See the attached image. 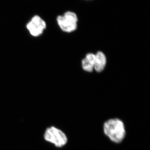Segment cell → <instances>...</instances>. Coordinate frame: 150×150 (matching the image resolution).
Listing matches in <instances>:
<instances>
[{
	"label": "cell",
	"mask_w": 150,
	"mask_h": 150,
	"mask_svg": "<svg viewBox=\"0 0 150 150\" xmlns=\"http://www.w3.org/2000/svg\"><path fill=\"white\" fill-rule=\"evenodd\" d=\"M103 131L110 141L116 144L121 143L126 136V129L123 121L118 118H112L105 122Z\"/></svg>",
	"instance_id": "6da1fadb"
},
{
	"label": "cell",
	"mask_w": 150,
	"mask_h": 150,
	"mask_svg": "<svg viewBox=\"0 0 150 150\" xmlns=\"http://www.w3.org/2000/svg\"><path fill=\"white\" fill-rule=\"evenodd\" d=\"M43 138L46 142L54 145L57 148L64 146L68 142V138L66 134L54 126L46 128L43 134Z\"/></svg>",
	"instance_id": "7a4b0ae2"
},
{
	"label": "cell",
	"mask_w": 150,
	"mask_h": 150,
	"mask_svg": "<svg viewBox=\"0 0 150 150\" xmlns=\"http://www.w3.org/2000/svg\"><path fill=\"white\" fill-rule=\"evenodd\" d=\"M78 20L76 14L71 11H67L57 18L58 25L63 31L67 33L72 32L76 30Z\"/></svg>",
	"instance_id": "3957f363"
},
{
	"label": "cell",
	"mask_w": 150,
	"mask_h": 150,
	"mask_svg": "<svg viewBox=\"0 0 150 150\" xmlns=\"http://www.w3.org/2000/svg\"><path fill=\"white\" fill-rule=\"evenodd\" d=\"M46 27V23L37 15L33 17L26 25L30 33L34 37H38L42 34Z\"/></svg>",
	"instance_id": "277c9868"
},
{
	"label": "cell",
	"mask_w": 150,
	"mask_h": 150,
	"mask_svg": "<svg viewBox=\"0 0 150 150\" xmlns=\"http://www.w3.org/2000/svg\"><path fill=\"white\" fill-rule=\"evenodd\" d=\"M95 55L96 59L94 69L97 72H101L104 69L106 66V56L101 51H98Z\"/></svg>",
	"instance_id": "5b68a950"
},
{
	"label": "cell",
	"mask_w": 150,
	"mask_h": 150,
	"mask_svg": "<svg viewBox=\"0 0 150 150\" xmlns=\"http://www.w3.org/2000/svg\"><path fill=\"white\" fill-rule=\"evenodd\" d=\"M82 67L84 71L88 72H91L94 69L93 65L86 58L82 61Z\"/></svg>",
	"instance_id": "8992f818"
},
{
	"label": "cell",
	"mask_w": 150,
	"mask_h": 150,
	"mask_svg": "<svg viewBox=\"0 0 150 150\" xmlns=\"http://www.w3.org/2000/svg\"><path fill=\"white\" fill-rule=\"evenodd\" d=\"M85 58L94 66L96 59L95 54L92 53H89L86 55Z\"/></svg>",
	"instance_id": "52a82bcc"
},
{
	"label": "cell",
	"mask_w": 150,
	"mask_h": 150,
	"mask_svg": "<svg viewBox=\"0 0 150 150\" xmlns=\"http://www.w3.org/2000/svg\"><path fill=\"white\" fill-rule=\"evenodd\" d=\"M85 1H92V0H85Z\"/></svg>",
	"instance_id": "ba28073f"
}]
</instances>
